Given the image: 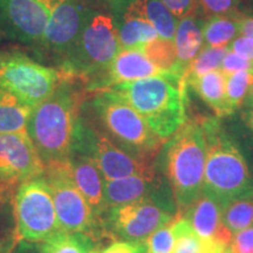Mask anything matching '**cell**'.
Listing matches in <instances>:
<instances>
[{
    "mask_svg": "<svg viewBox=\"0 0 253 253\" xmlns=\"http://www.w3.org/2000/svg\"><path fill=\"white\" fill-rule=\"evenodd\" d=\"M172 230L176 239L173 253H212L186 218H176L172 221Z\"/></svg>",
    "mask_w": 253,
    "mask_h": 253,
    "instance_id": "27",
    "label": "cell"
},
{
    "mask_svg": "<svg viewBox=\"0 0 253 253\" xmlns=\"http://www.w3.org/2000/svg\"><path fill=\"white\" fill-rule=\"evenodd\" d=\"M223 223L231 232L253 225V198L235 201L223 209Z\"/></svg>",
    "mask_w": 253,
    "mask_h": 253,
    "instance_id": "30",
    "label": "cell"
},
{
    "mask_svg": "<svg viewBox=\"0 0 253 253\" xmlns=\"http://www.w3.org/2000/svg\"><path fill=\"white\" fill-rule=\"evenodd\" d=\"M12 232H14V231H4V230L0 229V238H2V237L7 236V235H9V233H12Z\"/></svg>",
    "mask_w": 253,
    "mask_h": 253,
    "instance_id": "44",
    "label": "cell"
},
{
    "mask_svg": "<svg viewBox=\"0 0 253 253\" xmlns=\"http://www.w3.org/2000/svg\"><path fill=\"white\" fill-rule=\"evenodd\" d=\"M18 188L0 184V227L12 229L9 219H12L11 207Z\"/></svg>",
    "mask_w": 253,
    "mask_h": 253,
    "instance_id": "33",
    "label": "cell"
},
{
    "mask_svg": "<svg viewBox=\"0 0 253 253\" xmlns=\"http://www.w3.org/2000/svg\"><path fill=\"white\" fill-rule=\"evenodd\" d=\"M155 179L144 176H129L118 179H104V199L107 208L119 207L150 199Z\"/></svg>",
    "mask_w": 253,
    "mask_h": 253,
    "instance_id": "20",
    "label": "cell"
},
{
    "mask_svg": "<svg viewBox=\"0 0 253 253\" xmlns=\"http://www.w3.org/2000/svg\"><path fill=\"white\" fill-rule=\"evenodd\" d=\"M229 49L243 58L253 61V38L240 36L231 41Z\"/></svg>",
    "mask_w": 253,
    "mask_h": 253,
    "instance_id": "37",
    "label": "cell"
},
{
    "mask_svg": "<svg viewBox=\"0 0 253 253\" xmlns=\"http://www.w3.org/2000/svg\"><path fill=\"white\" fill-rule=\"evenodd\" d=\"M120 50L114 14L89 8L77 42L62 61V72L69 77L91 80L109 67Z\"/></svg>",
    "mask_w": 253,
    "mask_h": 253,
    "instance_id": "6",
    "label": "cell"
},
{
    "mask_svg": "<svg viewBox=\"0 0 253 253\" xmlns=\"http://www.w3.org/2000/svg\"><path fill=\"white\" fill-rule=\"evenodd\" d=\"M237 23H238V33L240 36L253 38V17L237 14Z\"/></svg>",
    "mask_w": 253,
    "mask_h": 253,
    "instance_id": "39",
    "label": "cell"
},
{
    "mask_svg": "<svg viewBox=\"0 0 253 253\" xmlns=\"http://www.w3.org/2000/svg\"><path fill=\"white\" fill-rule=\"evenodd\" d=\"M33 108L0 87V134L27 132Z\"/></svg>",
    "mask_w": 253,
    "mask_h": 253,
    "instance_id": "22",
    "label": "cell"
},
{
    "mask_svg": "<svg viewBox=\"0 0 253 253\" xmlns=\"http://www.w3.org/2000/svg\"><path fill=\"white\" fill-rule=\"evenodd\" d=\"M242 121L245 128L253 135V107H248V109L242 113Z\"/></svg>",
    "mask_w": 253,
    "mask_h": 253,
    "instance_id": "42",
    "label": "cell"
},
{
    "mask_svg": "<svg viewBox=\"0 0 253 253\" xmlns=\"http://www.w3.org/2000/svg\"><path fill=\"white\" fill-rule=\"evenodd\" d=\"M220 253H231V251H230V250H224V251L223 252H220Z\"/></svg>",
    "mask_w": 253,
    "mask_h": 253,
    "instance_id": "45",
    "label": "cell"
},
{
    "mask_svg": "<svg viewBox=\"0 0 253 253\" xmlns=\"http://www.w3.org/2000/svg\"><path fill=\"white\" fill-rule=\"evenodd\" d=\"M43 172L45 164L27 132L0 134V184L18 188Z\"/></svg>",
    "mask_w": 253,
    "mask_h": 253,
    "instance_id": "12",
    "label": "cell"
},
{
    "mask_svg": "<svg viewBox=\"0 0 253 253\" xmlns=\"http://www.w3.org/2000/svg\"><path fill=\"white\" fill-rule=\"evenodd\" d=\"M207 149L203 192L221 208L253 198V179L239 148L226 134L219 119L202 120Z\"/></svg>",
    "mask_w": 253,
    "mask_h": 253,
    "instance_id": "2",
    "label": "cell"
},
{
    "mask_svg": "<svg viewBox=\"0 0 253 253\" xmlns=\"http://www.w3.org/2000/svg\"><path fill=\"white\" fill-rule=\"evenodd\" d=\"M12 253H42V251H41V243L19 240Z\"/></svg>",
    "mask_w": 253,
    "mask_h": 253,
    "instance_id": "40",
    "label": "cell"
},
{
    "mask_svg": "<svg viewBox=\"0 0 253 253\" xmlns=\"http://www.w3.org/2000/svg\"><path fill=\"white\" fill-rule=\"evenodd\" d=\"M116 91L148 123L157 136L168 140L184 126L188 87L175 73L118 84Z\"/></svg>",
    "mask_w": 253,
    "mask_h": 253,
    "instance_id": "3",
    "label": "cell"
},
{
    "mask_svg": "<svg viewBox=\"0 0 253 253\" xmlns=\"http://www.w3.org/2000/svg\"><path fill=\"white\" fill-rule=\"evenodd\" d=\"M204 23L205 20L203 18H198L195 12H192L183 17L177 24L175 38H173L177 56L175 74L182 77V79L190 62L203 48Z\"/></svg>",
    "mask_w": 253,
    "mask_h": 253,
    "instance_id": "19",
    "label": "cell"
},
{
    "mask_svg": "<svg viewBox=\"0 0 253 253\" xmlns=\"http://www.w3.org/2000/svg\"><path fill=\"white\" fill-rule=\"evenodd\" d=\"M161 150L176 204L181 212H185L203 192L207 149L201 122L186 121Z\"/></svg>",
    "mask_w": 253,
    "mask_h": 253,
    "instance_id": "4",
    "label": "cell"
},
{
    "mask_svg": "<svg viewBox=\"0 0 253 253\" xmlns=\"http://www.w3.org/2000/svg\"><path fill=\"white\" fill-rule=\"evenodd\" d=\"M172 221L160 227L148 237L145 240L148 253H173L176 239L172 230Z\"/></svg>",
    "mask_w": 253,
    "mask_h": 253,
    "instance_id": "31",
    "label": "cell"
},
{
    "mask_svg": "<svg viewBox=\"0 0 253 253\" xmlns=\"http://www.w3.org/2000/svg\"><path fill=\"white\" fill-rule=\"evenodd\" d=\"M66 74L18 50H0V87L32 108L53 94Z\"/></svg>",
    "mask_w": 253,
    "mask_h": 253,
    "instance_id": "8",
    "label": "cell"
},
{
    "mask_svg": "<svg viewBox=\"0 0 253 253\" xmlns=\"http://www.w3.org/2000/svg\"><path fill=\"white\" fill-rule=\"evenodd\" d=\"M237 14L214 15L205 20L203 38L205 46L227 47L238 34Z\"/></svg>",
    "mask_w": 253,
    "mask_h": 253,
    "instance_id": "24",
    "label": "cell"
},
{
    "mask_svg": "<svg viewBox=\"0 0 253 253\" xmlns=\"http://www.w3.org/2000/svg\"><path fill=\"white\" fill-rule=\"evenodd\" d=\"M96 253V252H93ZM100 253H148L147 244L144 243L118 242L108 246Z\"/></svg>",
    "mask_w": 253,
    "mask_h": 253,
    "instance_id": "38",
    "label": "cell"
},
{
    "mask_svg": "<svg viewBox=\"0 0 253 253\" xmlns=\"http://www.w3.org/2000/svg\"><path fill=\"white\" fill-rule=\"evenodd\" d=\"M218 116L230 115L226 103V75L220 69L209 72L188 84Z\"/></svg>",
    "mask_w": 253,
    "mask_h": 253,
    "instance_id": "21",
    "label": "cell"
},
{
    "mask_svg": "<svg viewBox=\"0 0 253 253\" xmlns=\"http://www.w3.org/2000/svg\"><path fill=\"white\" fill-rule=\"evenodd\" d=\"M109 209L110 226L128 243H144L155 231L176 219L151 199Z\"/></svg>",
    "mask_w": 253,
    "mask_h": 253,
    "instance_id": "14",
    "label": "cell"
},
{
    "mask_svg": "<svg viewBox=\"0 0 253 253\" xmlns=\"http://www.w3.org/2000/svg\"><path fill=\"white\" fill-rule=\"evenodd\" d=\"M243 104H244L246 108H248V107H253V84H252L251 88H250L249 93H248V95H246L244 103Z\"/></svg>",
    "mask_w": 253,
    "mask_h": 253,
    "instance_id": "43",
    "label": "cell"
},
{
    "mask_svg": "<svg viewBox=\"0 0 253 253\" xmlns=\"http://www.w3.org/2000/svg\"><path fill=\"white\" fill-rule=\"evenodd\" d=\"M238 0H195V8L197 6L199 11L207 18L214 15L235 14Z\"/></svg>",
    "mask_w": 253,
    "mask_h": 253,
    "instance_id": "32",
    "label": "cell"
},
{
    "mask_svg": "<svg viewBox=\"0 0 253 253\" xmlns=\"http://www.w3.org/2000/svg\"><path fill=\"white\" fill-rule=\"evenodd\" d=\"M43 178L49 186L56 216L63 232L90 236L96 227L97 217L73 183L67 161L46 166Z\"/></svg>",
    "mask_w": 253,
    "mask_h": 253,
    "instance_id": "10",
    "label": "cell"
},
{
    "mask_svg": "<svg viewBox=\"0 0 253 253\" xmlns=\"http://www.w3.org/2000/svg\"><path fill=\"white\" fill-rule=\"evenodd\" d=\"M128 2L153 25L158 37L162 39L173 40L177 18L161 0H128Z\"/></svg>",
    "mask_w": 253,
    "mask_h": 253,
    "instance_id": "23",
    "label": "cell"
},
{
    "mask_svg": "<svg viewBox=\"0 0 253 253\" xmlns=\"http://www.w3.org/2000/svg\"><path fill=\"white\" fill-rule=\"evenodd\" d=\"M253 84V71H239L226 77V103L229 114H233L244 103Z\"/></svg>",
    "mask_w": 253,
    "mask_h": 253,
    "instance_id": "29",
    "label": "cell"
},
{
    "mask_svg": "<svg viewBox=\"0 0 253 253\" xmlns=\"http://www.w3.org/2000/svg\"><path fill=\"white\" fill-rule=\"evenodd\" d=\"M196 233L207 243L212 253H220L227 249L232 239V232L223 223V208L202 194L185 211Z\"/></svg>",
    "mask_w": 253,
    "mask_h": 253,
    "instance_id": "16",
    "label": "cell"
},
{
    "mask_svg": "<svg viewBox=\"0 0 253 253\" xmlns=\"http://www.w3.org/2000/svg\"><path fill=\"white\" fill-rule=\"evenodd\" d=\"M49 18V0H0V27L26 45H41Z\"/></svg>",
    "mask_w": 253,
    "mask_h": 253,
    "instance_id": "11",
    "label": "cell"
},
{
    "mask_svg": "<svg viewBox=\"0 0 253 253\" xmlns=\"http://www.w3.org/2000/svg\"><path fill=\"white\" fill-rule=\"evenodd\" d=\"M74 79L66 74L53 94L32 110L27 134L45 167L66 161L72 153L84 107V93Z\"/></svg>",
    "mask_w": 253,
    "mask_h": 253,
    "instance_id": "1",
    "label": "cell"
},
{
    "mask_svg": "<svg viewBox=\"0 0 253 253\" xmlns=\"http://www.w3.org/2000/svg\"><path fill=\"white\" fill-rule=\"evenodd\" d=\"M42 253H93V239L84 233L61 232L41 243Z\"/></svg>",
    "mask_w": 253,
    "mask_h": 253,
    "instance_id": "26",
    "label": "cell"
},
{
    "mask_svg": "<svg viewBox=\"0 0 253 253\" xmlns=\"http://www.w3.org/2000/svg\"><path fill=\"white\" fill-rule=\"evenodd\" d=\"M142 50L161 71L175 73L177 56L173 40L162 39L158 37L147 43Z\"/></svg>",
    "mask_w": 253,
    "mask_h": 253,
    "instance_id": "28",
    "label": "cell"
},
{
    "mask_svg": "<svg viewBox=\"0 0 253 253\" xmlns=\"http://www.w3.org/2000/svg\"><path fill=\"white\" fill-rule=\"evenodd\" d=\"M219 69L226 77L239 71H253V61L243 58L229 49L223 58Z\"/></svg>",
    "mask_w": 253,
    "mask_h": 253,
    "instance_id": "34",
    "label": "cell"
},
{
    "mask_svg": "<svg viewBox=\"0 0 253 253\" xmlns=\"http://www.w3.org/2000/svg\"><path fill=\"white\" fill-rule=\"evenodd\" d=\"M229 50L227 47H209L204 46L198 53L197 56L190 62L188 68L185 69L184 75H183V81L188 87V84L195 79L202 75L207 74L209 72L217 71L220 68L223 58Z\"/></svg>",
    "mask_w": 253,
    "mask_h": 253,
    "instance_id": "25",
    "label": "cell"
},
{
    "mask_svg": "<svg viewBox=\"0 0 253 253\" xmlns=\"http://www.w3.org/2000/svg\"><path fill=\"white\" fill-rule=\"evenodd\" d=\"M176 18L182 19L195 11V0H161Z\"/></svg>",
    "mask_w": 253,
    "mask_h": 253,
    "instance_id": "36",
    "label": "cell"
},
{
    "mask_svg": "<svg viewBox=\"0 0 253 253\" xmlns=\"http://www.w3.org/2000/svg\"><path fill=\"white\" fill-rule=\"evenodd\" d=\"M49 23L40 47L63 61L80 36L89 8L81 0H49Z\"/></svg>",
    "mask_w": 253,
    "mask_h": 253,
    "instance_id": "13",
    "label": "cell"
},
{
    "mask_svg": "<svg viewBox=\"0 0 253 253\" xmlns=\"http://www.w3.org/2000/svg\"><path fill=\"white\" fill-rule=\"evenodd\" d=\"M18 242L19 238L15 231L7 236L2 237V238H0V253H12L15 245L18 244Z\"/></svg>",
    "mask_w": 253,
    "mask_h": 253,
    "instance_id": "41",
    "label": "cell"
},
{
    "mask_svg": "<svg viewBox=\"0 0 253 253\" xmlns=\"http://www.w3.org/2000/svg\"><path fill=\"white\" fill-rule=\"evenodd\" d=\"M72 181L84 196L95 216L107 210L104 199V178L93 161L80 154H72L67 160Z\"/></svg>",
    "mask_w": 253,
    "mask_h": 253,
    "instance_id": "17",
    "label": "cell"
},
{
    "mask_svg": "<svg viewBox=\"0 0 253 253\" xmlns=\"http://www.w3.org/2000/svg\"><path fill=\"white\" fill-rule=\"evenodd\" d=\"M113 7L121 49H142L158 38L153 25L128 0H114Z\"/></svg>",
    "mask_w": 253,
    "mask_h": 253,
    "instance_id": "18",
    "label": "cell"
},
{
    "mask_svg": "<svg viewBox=\"0 0 253 253\" xmlns=\"http://www.w3.org/2000/svg\"><path fill=\"white\" fill-rule=\"evenodd\" d=\"M166 73L169 72H163L156 67L142 49H121L106 71L91 79L88 89H108L126 82L162 75Z\"/></svg>",
    "mask_w": 253,
    "mask_h": 253,
    "instance_id": "15",
    "label": "cell"
},
{
    "mask_svg": "<svg viewBox=\"0 0 253 253\" xmlns=\"http://www.w3.org/2000/svg\"><path fill=\"white\" fill-rule=\"evenodd\" d=\"M91 108L107 137L132 156L149 161L164 142L132 107L113 89L97 90Z\"/></svg>",
    "mask_w": 253,
    "mask_h": 253,
    "instance_id": "5",
    "label": "cell"
},
{
    "mask_svg": "<svg viewBox=\"0 0 253 253\" xmlns=\"http://www.w3.org/2000/svg\"><path fill=\"white\" fill-rule=\"evenodd\" d=\"M72 154L84 155L93 161L104 179H118L129 176L155 177L154 167L149 161L132 156L121 149L106 135L84 122L82 114Z\"/></svg>",
    "mask_w": 253,
    "mask_h": 253,
    "instance_id": "9",
    "label": "cell"
},
{
    "mask_svg": "<svg viewBox=\"0 0 253 253\" xmlns=\"http://www.w3.org/2000/svg\"><path fill=\"white\" fill-rule=\"evenodd\" d=\"M12 207L19 240L43 243L63 232L43 176L21 183L14 194Z\"/></svg>",
    "mask_w": 253,
    "mask_h": 253,
    "instance_id": "7",
    "label": "cell"
},
{
    "mask_svg": "<svg viewBox=\"0 0 253 253\" xmlns=\"http://www.w3.org/2000/svg\"><path fill=\"white\" fill-rule=\"evenodd\" d=\"M231 253H253V225L239 231L230 243Z\"/></svg>",
    "mask_w": 253,
    "mask_h": 253,
    "instance_id": "35",
    "label": "cell"
}]
</instances>
